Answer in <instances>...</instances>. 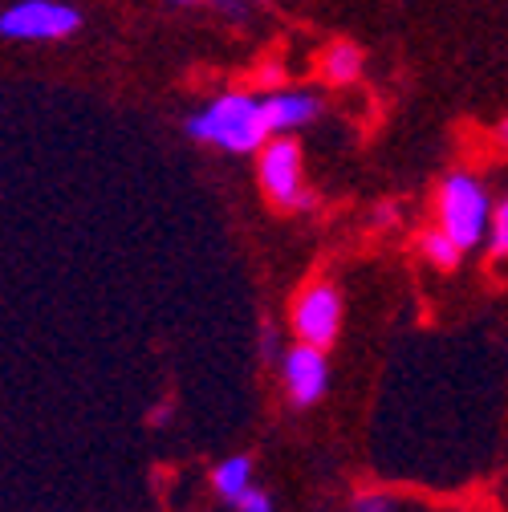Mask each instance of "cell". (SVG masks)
I'll return each instance as SVG.
<instances>
[{
  "mask_svg": "<svg viewBox=\"0 0 508 512\" xmlns=\"http://www.w3.org/2000/svg\"><path fill=\"white\" fill-rule=\"evenodd\" d=\"M82 29V13L61 0H17L0 13V37L9 41H61Z\"/></svg>",
  "mask_w": 508,
  "mask_h": 512,
  "instance_id": "obj_4",
  "label": "cell"
},
{
  "mask_svg": "<svg viewBox=\"0 0 508 512\" xmlns=\"http://www.w3.org/2000/svg\"><path fill=\"white\" fill-rule=\"evenodd\" d=\"M419 248L427 252V261L431 265H439V269H456L460 265V244L443 232V228H431V232H423V240H419Z\"/></svg>",
  "mask_w": 508,
  "mask_h": 512,
  "instance_id": "obj_9",
  "label": "cell"
},
{
  "mask_svg": "<svg viewBox=\"0 0 508 512\" xmlns=\"http://www.w3.org/2000/svg\"><path fill=\"white\" fill-rule=\"evenodd\" d=\"M244 5H261V0H244Z\"/></svg>",
  "mask_w": 508,
  "mask_h": 512,
  "instance_id": "obj_16",
  "label": "cell"
},
{
  "mask_svg": "<svg viewBox=\"0 0 508 512\" xmlns=\"http://www.w3.org/2000/svg\"><path fill=\"white\" fill-rule=\"evenodd\" d=\"M500 143H504V147H508V118H504V122H500Z\"/></svg>",
  "mask_w": 508,
  "mask_h": 512,
  "instance_id": "obj_14",
  "label": "cell"
},
{
  "mask_svg": "<svg viewBox=\"0 0 508 512\" xmlns=\"http://www.w3.org/2000/svg\"><path fill=\"white\" fill-rule=\"evenodd\" d=\"M261 102H265L269 135H293L322 114V98L309 90H277V94H265Z\"/></svg>",
  "mask_w": 508,
  "mask_h": 512,
  "instance_id": "obj_7",
  "label": "cell"
},
{
  "mask_svg": "<svg viewBox=\"0 0 508 512\" xmlns=\"http://www.w3.org/2000/svg\"><path fill=\"white\" fill-rule=\"evenodd\" d=\"M435 212H439V228L460 244V252H468V248L484 244V236H488L492 196H488V187L476 175L456 171V175L443 179Z\"/></svg>",
  "mask_w": 508,
  "mask_h": 512,
  "instance_id": "obj_2",
  "label": "cell"
},
{
  "mask_svg": "<svg viewBox=\"0 0 508 512\" xmlns=\"http://www.w3.org/2000/svg\"><path fill=\"white\" fill-rule=\"evenodd\" d=\"M350 512H399V504H395L391 496H378V492H374V496H358Z\"/></svg>",
  "mask_w": 508,
  "mask_h": 512,
  "instance_id": "obj_13",
  "label": "cell"
},
{
  "mask_svg": "<svg viewBox=\"0 0 508 512\" xmlns=\"http://www.w3.org/2000/svg\"><path fill=\"white\" fill-rule=\"evenodd\" d=\"M322 70H326V78H330L334 86L358 82V74H362V49L350 45V41H334V45L326 49V57H322Z\"/></svg>",
  "mask_w": 508,
  "mask_h": 512,
  "instance_id": "obj_8",
  "label": "cell"
},
{
  "mask_svg": "<svg viewBox=\"0 0 508 512\" xmlns=\"http://www.w3.org/2000/svg\"><path fill=\"white\" fill-rule=\"evenodd\" d=\"M261 187L265 196L285 208V212H305L313 208V196L305 187V171H301V147L289 135H269V143L261 147Z\"/></svg>",
  "mask_w": 508,
  "mask_h": 512,
  "instance_id": "obj_3",
  "label": "cell"
},
{
  "mask_svg": "<svg viewBox=\"0 0 508 512\" xmlns=\"http://www.w3.org/2000/svg\"><path fill=\"white\" fill-rule=\"evenodd\" d=\"M232 504H236L240 512H273V500H269L265 492H257L252 484H248V488H244V492H240Z\"/></svg>",
  "mask_w": 508,
  "mask_h": 512,
  "instance_id": "obj_12",
  "label": "cell"
},
{
  "mask_svg": "<svg viewBox=\"0 0 508 512\" xmlns=\"http://www.w3.org/2000/svg\"><path fill=\"white\" fill-rule=\"evenodd\" d=\"M488 248H492V256H508V196L492 208V220H488Z\"/></svg>",
  "mask_w": 508,
  "mask_h": 512,
  "instance_id": "obj_11",
  "label": "cell"
},
{
  "mask_svg": "<svg viewBox=\"0 0 508 512\" xmlns=\"http://www.w3.org/2000/svg\"><path fill=\"white\" fill-rule=\"evenodd\" d=\"M187 135L212 143L228 155H252L269 143V122H265V102L248 90H228L212 98L200 114L187 118Z\"/></svg>",
  "mask_w": 508,
  "mask_h": 512,
  "instance_id": "obj_1",
  "label": "cell"
},
{
  "mask_svg": "<svg viewBox=\"0 0 508 512\" xmlns=\"http://www.w3.org/2000/svg\"><path fill=\"white\" fill-rule=\"evenodd\" d=\"M167 5H196V0H167Z\"/></svg>",
  "mask_w": 508,
  "mask_h": 512,
  "instance_id": "obj_15",
  "label": "cell"
},
{
  "mask_svg": "<svg viewBox=\"0 0 508 512\" xmlns=\"http://www.w3.org/2000/svg\"><path fill=\"white\" fill-rule=\"evenodd\" d=\"M293 330L301 342L326 350L342 330V293L334 285H309L293 305Z\"/></svg>",
  "mask_w": 508,
  "mask_h": 512,
  "instance_id": "obj_5",
  "label": "cell"
},
{
  "mask_svg": "<svg viewBox=\"0 0 508 512\" xmlns=\"http://www.w3.org/2000/svg\"><path fill=\"white\" fill-rule=\"evenodd\" d=\"M281 370H285V391H289V399L297 407H313L330 387V362H326L322 350L309 346V342L285 350Z\"/></svg>",
  "mask_w": 508,
  "mask_h": 512,
  "instance_id": "obj_6",
  "label": "cell"
},
{
  "mask_svg": "<svg viewBox=\"0 0 508 512\" xmlns=\"http://www.w3.org/2000/svg\"><path fill=\"white\" fill-rule=\"evenodd\" d=\"M216 492L224 496V500H236L244 488H248V480H252V464L244 460V456H232V460H224L220 468H216Z\"/></svg>",
  "mask_w": 508,
  "mask_h": 512,
  "instance_id": "obj_10",
  "label": "cell"
}]
</instances>
